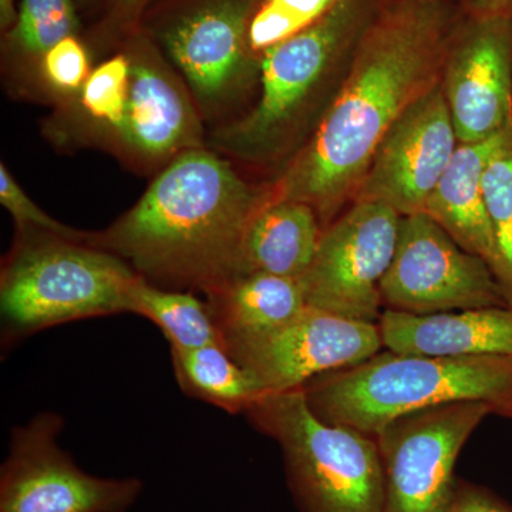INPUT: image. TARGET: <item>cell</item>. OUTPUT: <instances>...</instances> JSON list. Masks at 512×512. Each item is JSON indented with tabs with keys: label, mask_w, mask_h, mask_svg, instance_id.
I'll return each instance as SVG.
<instances>
[{
	"label": "cell",
	"mask_w": 512,
	"mask_h": 512,
	"mask_svg": "<svg viewBox=\"0 0 512 512\" xmlns=\"http://www.w3.org/2000/svg\"><path fill=\"white\" fill-rule=\"evenodd\" d=\"M448 512H512V507L487 488L457 481Z\"/></svg>",
	"instance_id": "f1b7e54d"
},
{
	"label": "cell",
	"mask_w": 512,
	"mask_h": 512,
	"mask_svg": "<svg viewBox=\"0 0 512 512\" xmlns=\"http://www.w3.org/2000/svg\"><path fill=\"white\" fill-rule=\"evenodd\" d=\"M484 197L494 241L491 269L512 308V138L487 165Z\"/></svg>",
	"instance_id": "cb8c5ba5"
},
{
	"label": "cell",
	"mask_w": 512,
	"mask_h": 512,
	"mask_svg": "<svg viewBox=\"0 0 512 512\" xmlns=\"http://www.w3.org/2000/svg\"><path fill=\"white\" fill-rule=\"evenodd\" d=\"M261 0H154L140 30L181 74L202 119H237L258 89L261 59L249 26Z\"/></svg>",
	"instance_id": "52a82bcc"
},
{
	"label": "cell",
	"mask_w": 512,
	"mask_h": 512,
	"mask_svg": "<svg viewBox=\"0 0 512 512\" xmlns=\"http://www.w3.org/2000/svg\"><path fill=\"white\" fill-rule=\"evenodd\" d=\"M204 296L222 346L271 332L308 308L299 279L262 272L235 276Z\"/></svg>",
	"instance_id": "d6986e66"
},
{
	"label": "cell",
	"mask_w": 512,
	"mask_h": 512,
	"mask_svg": "<svg viewBox=\"0 0 512 512\" xmlns=\"http://www.w3.org/2000/svg\"><path fill=\"white\" fill-rule=\"evenodd\" d=\"M323 228L318 214L299 201L266 202L242 242L241 275L262 272L301 279L318 251Z\"/></svg>",
	"instance_id": "ac0fdd59"
},
{
	"label": "cell",
	"mask_w": 512,
	"mask_h": 512,
	"mask_svg": "<svg viewBox=\"0 0 512 512\" xmlns=\"http://www.w3.org/2000/svg\"><path fill=\"white\" fill-rule=\"evenodd\" d=\"M387 350L426 356H503L512 359V308L409 315L384 309L379 320Z\"/></svg>",
	"instance_id": "2e32d148"
},
{
	"label": "cell",
	"mask_w": 512,
	"mask_h": 512,
	"mask_svg": "<svg viewBox=\"0 0 512 512\" xmlns=\"http://www.w3.org/2000/svg\"><path fill=\"white\" fill-rule=\"evenodd\" d=\"M73 0H20L15 25L3 33V53L37 69L40 59L66 37L79 35Z\"/></svg>",
	"instance_id": "603a6c76"
},
{
	"label": "cell",
	"mask_w": 512,
	"mask_h": 512,
	"mask_svg": "<svg viewBox=\"0 0 512 512\" xmlns=\"http://www.w3.org/2000/svg\"><path fill=\"white\" fill-rule=\"evenodd\" d=\"M402 215L356 201L323 231L301 281L306 305L357 322L379 323L380 285L392 265Z\"/></svg>",
	"instance_id": "8fae6325"
},
{
	"label": "cell",
	"mask_w": 512,
	"mask_h": 512,
	"mask_svg": "<svg viewBox=\"0 0 512 512\" xmlns=\"http://www.w3.org/2000/svg\"><path fill=\"white\" fill-rule=\"evenodd\" d=\"M63 427L59 413L42 412L12 430L0 468V512H128L143 481L86 473L60 447Z\"/></svg>",
	"instance_id": "9c48e42d"
},
{
	"label": "cell",
	"mask_w": 512,
	"mask_h": 512,
	"mask_svg": "<svg viewBox=\"0 0 512 512\" xmlns=\"http://www.w3.org/2000/svg\"><path fill=\"white\" fill-rule=\"evenodd\" d=\"M0 204L12 215L16 229L36 228L66 237H82L84 231L67 227L46 214L20 187L5 163L0 164Z\"/></svg>",
	"instance_id": "83f0119b"
},
{
	"label": "cell",
	"mask_w": 512,
	"mask_h": 512,
	"mask_svg": "<svg viewBox=\"0 0 512 512\" xmlns=\"http://www.w3.org/2000/svg\"><path fill=\"white\" fill-rule=\"evenodd\" d=\"M460 2H463V0H460Z\"/></svg>",
	"instance_id": "1f68e13d"
},
{
	"label": "cell",
	"mask_w": 512,
	"mask_h": 512,
	"mask_svg": "<svg viewBox=\"0 0 512 512\" xmlns=\"http://www.w3.org/2000/svg\"><path fill=\"white\" fill-rule=\"evenodd\" d=\"M154 0H106V8L92 30L90 42L99 50H120L140 32L141 20Z\"/></svg>",
	"instance_id": "4316f807"
},
{
	"label": "cell",
	"mask_w": 512,
	"mask_h": 512,
	"mask_svg": "<svg viewBox=\"0 0 512 512\" xmlns=\"http://www.w3.org/2000/svg\"><path fill=\"white\" fill-rule=\"evenodd\" d=\"M380 293L383 309L409 315L508 306L490 265L426 212L402 217Z\"/></svg>",
	"instance_id": "30bf717a"
},
{
	"label": "cell",
	"mask_w": 512,
	"mask_h": 512,
	"mask_svg": "<svg viewBox=\"0 0 512 512\" xmlns=\"http://www.w3.org/2000/svg\"><path fill=\"white\" fill-rule=\"evenodd\" d=\"M340 0H261L249 26V47L261 59L289 37L328 15Z\"/></svg>",
	"instance_id": "d4e9b609"
},
{
	"label": "cell",
	"mask_w": 512,
	"mask_h": 512,
	"mask_svg": "<svg viewBox=\"0 0 512 512\" xmlns=\"http://www.w3.org/2000/svg\"><path fill=\"white\" fill-rule=\"evenodd\" d=\"M178 386L191 399L229 414H247L266 392L220 343L195 349H171Z\"/></svg>",
	"instance_id": "ffe728a7"
},
{
	"label": "cell",
	"mask_w": 512,
	"mask_h": 512,
	"mask_svg": "<svg viewBox=\"0 0 512 512\" xmlns=\"http://www.w3.org/2000/svg\"><path fill=\"white\" fill-rule=\"evenodd\" d=\"M92 52L79 35L66 37L37 64L40 84L62 104L76 99L92 73Z\"/></svg>",
	"instance_id": "484cf974"
},
{
	"label": "cell",
	"mask_w": 512,
	"mask_h": 512,
	"mask_svg": "<svg viewBox=\"0 0 512 512\" xmlns=\"http://www.w3.org/2000/svg\"><path fill=\"white\" fill-rule=\"evenodd\" d=\"M302 390L320 420L373 437L397 417L450 403H488L494 414L512 419V359L386 349L313 377Z\"/></svg>",
	"instance_id": "277c9868"
},
{
	"label": "cell",
	"mask_w": 512,
	"mask_h": 512,
	"mask_svg": "<svg viewBox=\"0 0 512 512\" xmlns=\"http://www.w3.org/2000/svg\"><path fill=\"white\" fill-rule=\"evenodd\" d=\"M269 185L238 173L210 148L164 165L140 200L89 242L126 261L150 284L208 292L241 275L242 242Z\"/></svg>",
	"instance_id": "7a4b0ae2"
},
{
	"label": "cell",
	"mask_w": 512,
	"mask_h": 512,
	"mask_svg": "<svg viewBox=\"0 0 512 512\" xmlns=\"http://www.w3.org/2000/svg\"><path fill=\"white\" fill-rule=\"evenodd\" d=\"M464 8L473 15L510 16L512 0H463Z\"/></svg>",
	"instance_id": "f546056e"
},
{
	"label": "cell",
	"mask_w": 512,
	"mask_h": 512,
	"mask_svg": "<svg viewBox=\"0 0 512 512\" xmlns=\"http://www.w3.org/2000/svg\"><path fill=\"white\" fill-rule=\"evenodd\" d=\"M120 50L131 64L126 117L111 147L140 167L167 165L205 147L204 119L177 69L143 32Z\"/></svg>",
	"instance_id": "4fadbf2b"
},
{
	"label": "cell",
	"mask_w": 512,
	"mask_h": 512,
	"mask_svg": "<svg viewBox=\"0 0 512 512\" xmlns=\"http://www.w3.org/2000/svg\"><path fill=\"white\" fill-rule=\"evenodd\" d=\"M224 348L266 393L302 389L313 377L357 365L384 348L379 323L308 308L271 332Z\"/></svg>",
	"instance_id": "7c38bea8"
},
{
	"label": "cell",
	"mask_w": 512,
	"mask_h": 512,
	"mask_svg": "<svg viewBox=\"0 0 512 512\" xmlns=\"http://www.w3.org/2000/svg\"><path fill=\"white\" fill-rule=\"evenodd\" d=\"M512 138V127L478 143L458 144L453 160L424 212L458 244L494 264V241L484 197V174L494 154Z\"/></svg>",
	"instance_id": "e0dca14e"
},
{
	"label": "cell",
	"mask_w": 512,
	"mask_h": 512,
	"mask_svg": "<svg viewBox=\"0 0 512 512\" xmlns=\"http://www.w3.org/2000/svg\"><path fill=\"white\" fill-rule=\"evenodd\" d=\"M458 144L440 84L390 128L352 202H376L402 217L424 212Z\"/></svg>",
	"instance_id": "9a60e30c"
},
{
	"label": "cell",
	"mask_w": 512,
	"mask_h": 512,
	"mask_svg": "<svg viewBox=\"0 0 512 512\" xmlns=\"http://www.w3.org/2000/svg\"><path fill=\"white\" fill-rule=\"evenodd\" d=\"M130 80V59L117 50L94 67L76 99L62 104L59 117L76 120L77 130L111 146L126 117Z\"/></svg>",
	"instance_id": "7402d4cb"
},
{
	"label": "cell",
	"mask_w": 512,
	"mask_h": 512,
	"mask_svg": "<svg viewBox=\"0 0 512 512\" xmlns=\"http://www.w3.org/2000/svg\"><path fill=\"white\" fill-rule=\"evenodd\" d=\"M163 332L171 349H195L221 343L208 302L194 292L165 289L140 278L131 295V312Z\"/></svg>",
	"instance_id": "44dd1931"
},
{
	"label": "cell",
	"mask_w": 512,
	"mask_h": 512,
	"mask_svg": "<svg viewBox=\"0 0 512 512\" xmlns=\"http://www.w3.org/2000/svg\"><path fill=\"white\" fill-rule=\"evenodd\" d=\"M484 402L429 407L390 421L376 434L383 467L382 512H448L461 450L485 417Z\"/></svg>",
	"instance_id": "ba28073f"
},
{
	"label": "cell",
	"mask_w": 512,
	"mask_h": 512,
	"mask_svg": "<svg viewBox=\"0 0 512 512\" xmlns=\"http://www.w3.org/2000/svg\"><path fill=\"white\" fill-rule=\"evenodd\" d=\"M247 417L281 448L299 512H382L376 437L320 420L302 389L266 393Z\"/></svg>",
	"instance_id": "8992f818"
},
{
	"label": "cell",
	"mask_w": 512,
	"mask_h": 512,
	"mask_svg": "<svg viewBox=\"0 0 512 512\" xmlns=\"http://www.w3.org/2000/svg\"><path fill=\"white\" fill-rule=\"evenodd\" d=\"M82 237L16 229L0 272L2 349L56 326L131 312L140 275Z\"/></svg>",
	"instance_id": "5b68a950"
},
{
	"label": "cell",
	"mask_w": 512,
	"mask_h": 512,
	"mask_svg": "<svg viewBox=\"0 0 512 512\" xmlns=\"http://www.w3.org/2000/svg\"><path fill=\"white\" fill-rule=\"evenodd\" d=\"M19 5L16 0H0V29L8 32L18 19Z\"/></svg>",
	"instance_id": "4dcf8cb0"
},
{
	"label": "cell",
	"mask_w": 512,
	"mask_h": 512,
	"mask_svg": "<svg viewBox=\"0 0 512 512\" xmlns=\"http://www.w3.org/2000/svg\"><path fill=\"white\" fill-rule=\"evenodd\" d=\"M387 0H340L328 15L261 56L258 96L214 128L208 146L238 163L282 165L335 100L366 30Z\"/></svg>",
	"instance_id": "3957f363"
},
{
	"label": "cell",
	"mask_w": 512,
	"mask_h": 512,
	"mask_svg": "<svg viewBox=\"0 0 512 512\" xmlns=\"http://www.w3.org/2000/svg\"><path fill=\"white\" fill-rule=\"evenodd\" d=\"M441 90L460 143L512 127V18L464 8L444 63Z\"/></svg>",
	"instance_id": "5bb4252c"
},
{
	"label": "cell",
	"mask_w": 512,
	"mask_h": 512,
	"mask_svg": "<svg viewBox=\"0 0 512 512\" xmlns=\"http://www.w3.org/2000/svg\"><path fill=\"white\" fill-rule=\"evenodd\" d=\"M463 15L460 0H387L318 127L268 183L269 201L308 204L329 227L390 128L440 86Z\"/></svg>",
	"instance_id": "6da1fadb"
}]
</instances>
